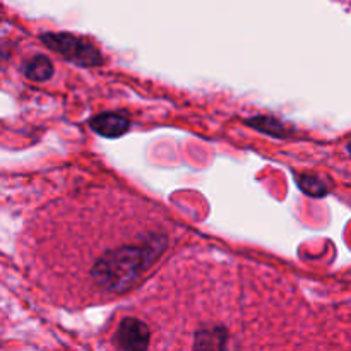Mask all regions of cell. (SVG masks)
<instances>
[{
	"instance_id": "6da1fadb",
	"label": "cell",
	"mask_w": 351,
	"mask_h": 351,
	"mask_svg": "<svg viewBox=\"0 0 351 351\" xmlns=\"http://www.w3.org/2000/svg\"><path fill=\"white\" fill-rule=\"evenodd\" d=\"M41 41L62 55L65 60L81 67H96L103 64V55L98 48L84 38L74 36L71 33H47L41 36Z\"/></svg>"
},
{
	"instance_id": "7a4b0ae2",
	"label": "cell",
	"mask_w": 351,
	"mask_h": 351,
	"mask_svg": "<svg viewBox=\"0 0 351 351\" xmlns=\"http://www.w3.org/2000/svg\"><path fill=\"white\" fill-rule=\"evenodd\" d=\"M117 351H149V326L137 317H123L113 335Z\"/></svg>"
},
{
	"instance_id": "3957f363",
	"label": "cell",
	"mask_w": 351,
	"mask_h": 351,
	"mask_svg": "<svg viewBox=\"0 0 351 351\" xmlns=\"http://www.w3.org/2000/svg\"><path fill=\"white\" fill-rule=\"evenodd\" d=\"M192 351H239V348L226 326L206 324L195 331Z\"/></svg>"
},
{
	"instance_id": "277c9868",
	"label": "cell",
	"mask_w": 351,
	"mask_h": 351,
	"mask_svg": "<svg viewBox=\"0 0 351 351\" xmlns=\"http://www.w3.org/2000/svg\"><path fill=\"white\" fill-rule=\"evenodd\" d=\"M89 127L95 130L96 134L108 139H115V137L123 136L129 130L130 122L125 117L119 115V113H103V115L95 117L89 122Z\"/></svg>"
},
{
	"instance_id": "5b68a950",
	"label": "cell",
	"mask_w": 351,
	"mask_h": 351,
	"mask_svg": "<svg viewBox=\"0 0 351 351\" xmlns=\"http://www.w3.org/2000/svg\"><path fill=\"white\" fill-rule=\"evenodd\" d=\"M24 74L33 81H47L53 74V65L45 55H34L24 64Z\"/></svg>"
}]
</instances>
